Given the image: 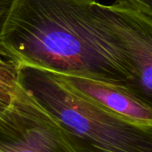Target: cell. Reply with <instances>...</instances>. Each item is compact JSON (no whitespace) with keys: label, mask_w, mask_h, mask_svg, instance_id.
Segmentation results:
<instances>
[{"label":"cell","mask_w":152,"mask_h":152,"mask_svg":"<svg viewBox=\"0 0 152 152\" xmlns=\"http://www.w3.org/2000/svg\"><path fill=\"white\" fill-rule=\"evenodd\" d=\"M18 81L56 121L73 152H152V126L101 108L71 90L55 73L22 66Z\"/></svg>","instance_id":"2"},{"label":"cell","mask_w":152,"mask_h":152,"mask_svg":"<svg viewBox=\"0 0 152 152\" xmlns=\"http://www.w3.org/2000/svg\"><path fill=\"white\" fill-rule=\"evenodd\" d=\"M113 4L152 18V0H116Z\"/></svg>","instance_id":"7"},{"label":"cell","mask_w":152,"mask_h":152,"mask_svg":"<svg viewBox=\"0 0 152 152\" xmlns=\"http://www.w3.org/2000/svg\"><path fill=\"white\" fill-rule=\"evenodd\" d=\"M0 152H73L56 121L20 85L0 112Z\"/></svg>","instance_id":"3"},{"label":"cell","mask_w":152,"mask_h":152,"mask_svg":"<svg viewBox=\"0 0 152 152\" xmlns=\"http://www.w3.org/2000/svg\"><path fill=\"white\" fill-rule=\"evenodd\" d=\"M19 67L0 52V112L12 100L19 86Z\"/></svg>","instance_id":"6"},{"label":"cell","mask_w":152,"mask_h":152,"mask_svg":"<svg viewBox=\"0 0 152 152\" xmlns=\"http://www.w3.org/2000/svg\"><path fill=\"white\" fill-rule=\"evenodd\" d=\"M114 5L119 15L120 31L133 64L130 89L152 104V18Z\"/></svg>","instance_id":"5"},{"label":"cell","mask_w":152,"mask_h":152,"mask_svg":"<svg viewBox=\"0 0 152 152\" xmlns=\"http://www.w3.org/2000/svg\"><path fill=\"white\" fill-rule=\"evenodd\" d=\"M56 75L71 90L101 108L134 123L152 126L151 104L128 87L87 77Z\"/></svg>","instance_id":"4"},{"label":"cell","mask_w":152,"mask_h":152,"mask_svg":"<svg viewBox=\"0 0 152 152\" xmlns=\"http://www.w3.org/2000/svg\"><path fill=\"white\" fill-rule=\"evenodd\" d=\"M15 0H0V27L11 10Z\"/></svg>","instance_id":"8"},{"label":"cell","mask_w":152,"mask_h":152,"mask_svg":"<svg viewBox=\"0 0 152 152\" xmlns=\"http://www.w3.org/2000/svg\"><path fill=\"white\" fill-rule=\"evenodd\" d=\"M0 52L18 67L131 87L133 64L113 4L15 0L0 27Z\"/></svg>","instance_id":"1"}]
</instances>
